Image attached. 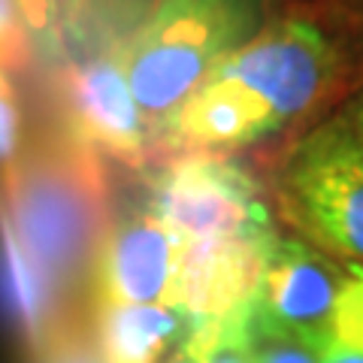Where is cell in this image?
Returning a JSON list of instances; mask_svg holds the SVG:
<instances>
[{"instance_id": "cell-14", "label": "cell", "mask_w": 363, "mask_h": 363, "mask_svg": "<svg viewBox=\"0 0 363 363\" xmlns=\"http://www.w3.org/2000/svg\"><path fill=\"white\" fill-rule=\"evenodd\" d=\"M37 363H104L100 351L94 345V336L76 321L64 327L58 336H52L43 348L33 351Z\"/></svg>"}, {"instance_id": "cell-6", "label": "cell", "mask_w": 363, "mask_h": 363, "mask_svg": "<svg viewBox=\"0 0 363 363\" xmlns=\"http://www.w3.org/2000/svg\"><path fill=\"white\" fill-rule=\"evenodd\" d=\"M348 267L306 240H276L260 272L252 318L272 330L327 342Z\"/></svg>"}, {"instance_id": "cell-20", "label": "cell", "mask_w": 363, "mask_h": 363, "mask_svg": "<svg viewBox=\"0 0 363 363\" xmlns=\"http://www.w3.org/2000/svg\"><path fill=\"white\" fill-rule=\"evenodd\" d=\"M342 118L351 124V130H354V133L360 136V143H363V94L354 100V106H351Z\"/></svg>"}, {"instance_id": "cell-18", "label": "cell", "mask_w": 363, "mask_h": 363, "mask_svg": "<svg viewBox=\"0 0 363 363\" xmlns=\"http://www.w3.org/2000/svg\"><path fill=\"white\" fill-rule=\"evenodd\" d=\"M321 363H363V351L354 345H345L339 339H327L324 342V357Z\"/></svg>"}, {"instance_id": "cell-9", "label": "cell", "mask_w": 363, "mask_h": 363, "mask_svg": "<svg viewBox=\"0 0 363 363\" xmlns=\"http://www.w3.org/2000/svg\"><path fill=\"white\" fill-rule=\"evenodd\" d=\"M279 240V236H276ZM269 242H185L179 264L176 309L197 324L218 321L255 300Z\"/></svg>"}, {"instance_id": "cell-16", "label": "cell", "mask_w": 363, "mask_h": 363, "mask_svg": "<svg viewBox=\"0 0 363 363\" xmlns=\"http://www.w3.org/2000/svg\"><path fill=\"white\" fill-rule=\"evenodd\" d=\"M18 143H21L18 104L6 73L0 70V167H6L18 155Z\"/></svg>"}, {"instance_id": "cell-11", "label": "cell", "mask_w": 363, "mask_h": 363, "mask_svg": "<svg viewBox=\"0 0 363 363\" xmlns=\"http://www.w3.org/2000/svg\"><path fill=\"white\" fill-rule=\"evenodd\" d=\"M324 342L272 330L267 324H257L248 312V363H321Z\"/></svg>"}, {"instance_id": "cell-5", "label": "cell", "mask_w": 363, "mask_h": 363, "mask_svg": "<svg viewBox=\"0 0 363 363\" xmlns=\"http://www.w3.org/2000/svg\"><path fill=\"white\" fill-rule=\"evenodd\" d=\"M145 209L182 242H269L279 236L257 182L224 155L169 157L152 179Z\"/></svg>"}, {"instance_id": "cell-17", "label": "cell", "mask_w": 363, "mask_h": 363, "mask_svg": "<svg viewBox=\"0 0 363 363\" xmlns=\"http://www.w3.org/2000/svg\"><path fill=\"white\" fill-rule=\"evenodd\" d=\"M97 0H58V13H61V25H64V37L70 33L73 28H79L91 9H94Z\"/></svg>"}, {"instance_id": "cell-1", "label": "cell", "mask_w": 363, "mask_h": 363, "mask_svg": "<svg viewBox=\"0 0 363 363\" xmlns=\"http://www.w3.org/2000/svg\"><path fill=\"white\" fill-rule=\"evenodd\" d=\"M339 76L333 40L309 18H276L236 49L161 133L179 155H227L288 128Z\"/></svg>"}, {"instance_id": "cell-10", "label": "cell", "mask_w": 363, "mask_h": 363, "mask_svg": "<svg viewBox=\"0 0 363 363\" xmlns=\"http://www.w3.org/2000/svg\"><path fill=\"white\" fill-rule=\"evenodd\" d=\"M197 321L169 306L94 303L91 336L104 363H164L197 333Z\"/></svg>"}, {"instance_id": "cell-7", "label": "cell", "mask_w": 363, "mask_h": 363, "mask_svg": "<svg viewBox=\"0 0 363 363\" xmlns=\"http://www.w3.org/2000/svg\"><path fill=\"white\" fill-rule=\"evenodd\" d=\"M67 133L97 157L143 164L155 140L130 94L116 52L67 58L61 73Z\"/></svg>"}, {"instance_id": "cell-4", "label": "cell", "mask_w": 363, "mask_h": 363, "mask_svg": "<svg viewBox=\"0 0 363 363\" xmlns=\"http://www.w3.org/2000/svg\"><path fill=\"white\" fill-rule=\"evenodd\" d=\"M279 197L315 248L363 267V143L345 118L321 124L294 145Z\"/></svg>"}, {"instance_id": "cell-13", "label": "cell", "mask_w": 363, "mask_h": 363, "mask_svg": "<svg viewBox=\"0 0 363 363\" xmlns=\"http://www.w3.org/2000/svg\"><path fill=\"white\" fill-rule=\"evenodd\" d=\"M345 267H348V281L342 288V297L336 303L330 336L363 351V267L360 264H345Z\"/></svg>"}, {"instance_id": "cell-3", "label": "cell", "mask_w": 363, "mask_h": 363, "mask_svg": "<svg viewBox=\"0 0 363 363\" xmlns=\"http://www.w3.org/2000/svg\"><path fill=\"white\" fill-rule=\"evenodd\" d=\"M260 18L264 0H155L149 18L116 52L155 140L188 97L264 28Z\"/></svg>"}, {"instance_id": "cell-15", "label": "cell", "mask_w": 363, "mask_h": 363, "mask_svg": "<svg viewBox=\"0 0 363 363\" xmlns=\"http://www.w3.org/2000/svg\"><path fill=\"white\" fill-rule=\"evenodd\" d=\"M30 43L21 16L16 9V0H0V70H21L30 58Z\"/></svg>"}, {"instance_id": "cell-19", "label": "cell", "mask_w": 363, "mask_h": 363, "mask_svg": "<svg viewBox=\"0 0 363 363\" xmlns=\"http://www.w3.org/2000/svg\"><path fill=\"white\" fill-rule=\"evenodd\" d=\"M164 363H203V330L197 327V333L191 336V342L188 345H182L179 351L169 360Z\"/></svg>"}, {"instance_id": "cell-12", "label": "cell", "mask_w": 363, "mask_h": 363, "mask_svg": "<svg viewBox=\"0 0 363 363\" xmlns=\"http://www.w3.org/2000/svg\"><path fill=\"white\" fill-rule=\"evenodd\" d=\"M16 9L25 25L30 52L43 61H67L58 0H16Z\"/></svg>"}, {"instance_id": "cell-2", "label": "cell", "mask_w": 363, "mask_h": 363, "mask_svg": "<svg viewBox=\"0 0 363 363\" xmlns=\"http://www.w3.org/2000/svg\"><path fill=\"white\" fill-rule=\"evenodd\" d=\"M100 157L70 133L43 136L0 167V242L6 267L25 272L64 318V300L91 285L109 230Z\"/></svg>"}, {"instance_id": "cell-8", "label": "cell", "mask_w": 363, "mask_h": 363, "mask_svg": "<svg viewBox=\"0 0 363 363\" xmlns=\"http://www.w3.org/2000/svg\"><path fill=\"white\" fill-rule=\"evenodd\" d=\"M185 242L149 209L112 218L91 269V300L176 309Z\"/></svg>"}]
</instances>
